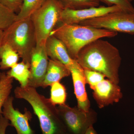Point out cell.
Masks as SVG:
<instances>
[{"instance_id": "6da1fadb", "label": "cell", "mask_w": 134, "mask_h": 134, "mask_svg": "<svg viewBox=\"0 0 134 134\" xmlns=\"http://www.w3.org/2000/svg\"><path fill=\"white\" fill-rule=\"evenodd\" d=\"M76 60L83 69L100 72L117 84L121 58L119 51L108 41L95 40L80 51Z\"/></svg>"}, {"instance_id": "7a4b0ae2", "label": "cell", "mask_w": 134, "mask_h": 134, "mask_svg": "<svg viewBox=\"0 0 134 134\" xmlns=\"http://www.w3.org/2000/svg\"><path fill=\"white\" fill-rule=\"evenodd\" d=\"M36 88L28 85L17 86L14 91L16 98L23 99L31 105L37 117L42 134H66V128L60 119L57 107L37 91Z\"/></svg>"}, {"instance_id": "3957f363", "label": "cell", "mask_w": 134, "mask_h": 134, "mask_svg": "<svg viewBox=\"0 0 134 134\" xmlns=\"http://www.w3.org/2000/svg\"><path fill=\"white\" fill-rule=\"evenodd\" d=\"M60 24L52 32L53 35L64 43L70 56L76 60L83 47L95 40L113 37L118 33L105 29H97L79 24Z\"/></svg>"}, {"instance_id": "277c9868", "label": "cell", "mask_w": 134, "mask_h": 134, "mask_svg": "<svg viewBox=\"0 0 134 134\" xmlns=\"http://www.w3.org/2000/svg\"><path fill=\"white\" fill-rule=\"evenodd\" d=\"M7 44L30 65L32 52L37 45L36 33L30 17L16 21L3 31L2 44Z\"/></svg>"}, {"instance_id": "5b68a950", "label": "cell", "mask_w": 134, "mask_h": 134, "mask_svg": "<svg viewBox=\"0 0 134 134\" xmlns=\"http://www.w3.org/2000/svg\"><path fill=\"white\" fill-rule=\"evenodd\" d=\"M64 9L58 0H46L30 16L33 24L37 45L45 44L57 24Z\"/></svg>"}, {"instance_id": "8992f818", "label": "cell", "mask_w": 134, "mask_h": 134, "mask_svg": "<svg viewBox=\"0 0 134 134\" xmlns=\"http://www.w3.org/2000/svg\"><path fill=\"white\" fill-rule=\"evenodd\" d=\"M79 24L114 32L134 34V12L121 11L86 20Z\"/></svg>"}, {"instance_id": "52a82bcc", "label": "cell", "mask_w": 134, "mask_h": 134, "mask_svg": "<svg viewBox=\"0 0 134 134\" xmlns=\"http://www.w3.org/2000/svg\"><path fill=\"white\" fill-rule=\"evenodd\" d=\"M57 110L60 119L69 134H85L96 122V118L89 112L77 107H71L65 104L59 105Z\"/></svg>"}, {"instance_id": "ba28073f", "label": "cell", "mask_w": 134, "mask_h": 134, "mask_svg": "<svg viewBox=\"0 0 134 134\" xmlns=\"http://www.w3.org/2000/svg\"><path fill=\"white\" fill-rule=\"evenodd\" d=\"M121 10H122L120 8L115 5L98 6L80 9H64L62 13L60 23L64 24H79L86 20Z\"/></svg>"}, {"instance_id": "9c48e42d", "label": "cell", "mask_w": 134, "mask_h": 134, "mask_svg": "<svg viewBox=\"0 0 134 134\" xmlns=\"http://www.w3.org/2000/svg\"><path fill=\"white\" fill-rule=\"evenodd\" d=\"M49 59L45 44L37 45L31 53L30 69V77L28 85L36 88L41 87L46 74Z\"/></svg>"}, {"instance_id": "30bf717a", "label": "cell", "mask_w": 134, "mask_h": 134, "mask_svg": "<svg viewBox=\"0 0 134 134\" xmlns=\"http://www.w3.org/2000/svg\"><path fill=\"white\" fill-rule=\"evenodd\" d=\"M14 99L12 96H9L3 105L2 114L9 121L10 126L15 128L17 134H35L29 122L32 118L31 113L26 108L24 113L15 109Z\"/></svg>"}, {"instance_id": "8fae6325", "label": "cell", "mask_w": 134, "mask_h": 134, "mask_svg": "<svg viewBox=\"0 0 134 134\" xmlns=\"http://www.w3.org/2000/svg\"><path fill=\"white\" fill-rule=\"evenodd\" d=\"M93 90V98L100 108L119 102L122 97L118 84L108 79L99 82Z\"/></svg>"}, {"instance_id": "7c38bea8", "label": "cell", "mask_w": 134, "mask_h": 134, "mask_svg": "<svg viewBox=\"0 0 134 134\" xmlns=\"http://www.w3.org/2000/svg\"><path fill=\"white\" fill-rule=\"evenodd\" d=\"M69 69L73 80L74 93L77 100V107L80 110L89 112L90 104L85 89L86 82L83 69L77 62Z\"/></svg>"}, {"instance_id": "4fadbf2b", "label": "cell", "mask_w": 134, "mask_h": 134, "mask_svg": "<svg viewBox=\"0 0 134 134\" xmlns=\"http://www.w3.org/2000/svg\"><path fill=\"white\" fill-rule=\"evenodd\" d=\"M46 50L51 59L60 62L68 68L72 66L77 62L70 56L64 43L53 35H50L45 44Z\"/></svg>"}, {"instance_id": "5bb4252c", "label": "cell", "mask_w": 134, "mask_h": 134, "mask_svg": "<svg viewBox=\"0 0 134 134\" xmlns=\"http://www.w3.org/2000/svg\"><path fill=\"white\" fill-rule=\"evenodd\" d=\"M71 75L68 68L62 63L50 59L48 67L41 87L45 88L54 83L60 82L64 77Z\"/></svg>"}, {"instance_id": "9a60e30c", "label": "cell", "mask_w": 134, "mask_h": 134, "mask_svg": "<svg viewBox=\"0 0 134 134\" xmlns=\"http://www.w3.org/2000/svg\"><path fill=\"white\" fill-rule=\"evenodd\" d=\"M30 65L22 61L11 68L7 74L8 76L19 82L20 86L24 88L29 85L30 77Z\"/></svg>"}, {"instance_id": "2e32d148", "label": "cell", "mask_w": 134, "mask_h": 134, "mask_svg": "<svg viewBox=\"0 0 134 134\" xmlns=\"http://www.w3.org/2000/svg\"><path fill=\"white\" fill-rule=\"evenodd\" d=\"M19 54L7 44H2L0 47V69L11 68L18 63Z\"/></svg>"}, {"instance_id": "e0dca14e", "label": "cell", "mask_w": 134, "mask_h": 134, "mask_svg": "<svg viewBox=\"0 0 134 134\" xmlns=\"http://www.w3.org/2000/svg\"><path fill=\"white\" fill-rule=\"evenodd\" d=\"M51 86L50 102L54 105H62L66 104L67 93L66 88L60 82L54 83Z\"/></svg>"}, {"instance_id": "ac0fdd59", "label": "cell", "mask_w": 134, "mask_h": 134, "mask_svg": "<svg viewBox=\"0 0 134 134\" xmlns=\"http://www.w3.org/2000/svg\"><path fill=\"white\" fill-rule=\"evenodd\" d=\"M14 79L8 76L7 73L0 72V114L4 103L9 97L13 87Z\"/></svg>"}, {"instance_id": "d6986e66", "label": "cell", "mask_w": 134, "mask_h": 134, "mask_svg": "<svg viewBox=\"0 0 134 134\" xmlns=\"http://www.w3.org/2000/svg\"><path fill=\"white\" fill-rule=\"evenodd\" d=\"M46 0H23L20 11L17 14L16 21L30 17L32 14L39 8Z\"/></svg>"}, {"instance_id": "ffe728a7", "label": "cell", "mask_w": 134, "mask_h": 134, "mask_svg": "<svg viewBox=\"0 0 134 134\" xmlns=\"http://www.w3.org/2000/svg\"><path fill=\"white\" fill-rule=\"evenodd\" d=\"M64 9H80L99 6V0H58Z\"/></svg>"}, {"instance_id": "44dd1931", "label": "cell", "mask_w": 134, "mask_h": 134, "mask_svg": "<svg viewBox=\"0 0 134 134\" xmlns=\"http://www.w3.org/2000/svg\"><path fill=\"white\" fill-rule=\"evenodd\" d=\"M17 14L0 2V30H5L16 20Z\"/></svg>"}, {"instance_id": "7402d4cb", "label": "cell", "mask_w": 134, "mask_h": 134, "mask_svg": "<svg viewBox=\"0 0 134 134\" xmlns=\"http://www.w3.org/2000/svg\"><path fill=\"white\" fill-rule=\"evenodd\" d=\"M83 71L86 83L90 85L92 90L99 82L105 79L106 77L103 74L94 70L83 69Z\"/></svg>"}, {"instance_id": "603a6c76", "label": "cell", "mask_w": 134, "mask_h": 134, "mask_svg": "<svg viewBox=\"0 0 134 134\" xmlns=\"http://www.w3.org/2000/svg\"><path fill=\"white\" fill-rule=\"evenodd\" d=\"M108 6H117L122 11L128 12H134V7L132 2L129 0H99Z\"/></svg>"}, {"instance_id": "cb8c5ba5", "label": "cell", "mask_w": 134, "mask_h": 134, "mask_svg": "<svg viewBox=\"0 0 134 134\" xmlns=\"http://www.w3.org/2000/svg\"><path fill=\"white\" fill-rule=\"evenodd\" d=\"M0 2L5 7L17 14L21 8L23 0H0Z\"/></svg>"}, {"instance_id": "d4e9b609", "label": "cell", "mask_w": 134, "mask_h": 134, "mask_svg": "<svg viewBox=\"0 0 134 134\" xmlns=\"http://www.w3.org/2000/svg\"><path fill=\"white\" fill-rule=\"evenodd\" d=\"M10 126L9 121L0 114V134H6V130L8 127Z\"/></svg>"}, {"instance_id": "484cf974", "label": "cell", "mask_w": 134, "mask_h": 134, "mask_svg": "<svg viewBox=\"0 0 134 134\" xmlns=\"http://www.w3.org/2000/svg\"><path fill=\"white\" fill-rule=\"evenodd\" d=\"M85 134H97V133L93 128V126H91L89 127Z\"/></svg>"}, {"instance_id": "4316f807", "label": "cell", "mask_w": 134, "mask_h": 134, "mask_svg": "<svg viewBox=\"0 0 134 134\" xmlns=\"http://www.w3.org/2000/svg\"><path fill=\"white\" fill-rule=\"evenodd\" d=\"M3 31L0 30V47L2 45L3 37Z\"/></svg>"}, {"instance_id": "83f0119b", "label": "cell", "mask_w": 134, "mask_h": 134, "mask_svg": "<svg viewBox=\"0 0 134 134\" xmlns=\"http://www.w3.org/2000/svg\"><path fill=\"white\" fill-rule=\"evenodd\" d=\"M129 1L130 2H132L134 1V0H129Z\"/></svg>"}, {"instance_id": "f1b7e54d", "label": "cell", "mask_w": 134, "mask_h": 134, "mask_svg": "<svg viewBox=\"0 0 134 134\" xmlns=\"http://www.w3.org/2000/svg\"><path fill=\"white\" fill-rule=\"evenodd\" d=\"M66 134H69V133H67Z\"/></svg>"}]
</instances>
